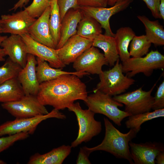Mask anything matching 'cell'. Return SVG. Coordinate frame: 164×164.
<instances>
[{
	"label": "cell",
	"mask_w": 164,
	"mask_h": 164,
	"mask_svg": "<svg viewBox=\"0 0 164 164\" xmlns=\"http://www.w3.org/2000/svg\"><path fill=\"white\" fill-rule=\"evenodd\" d=\"M2 33V27L1 22L0 19V33Z\"/></svg>",
	"instance_id": "obj_43"
},
{
	"label": "cell",
	"mask_w": 164,
	"mask_h": 164,
	"mask_svg": "<svg viewBox=\"0 0 164 164\" xmlns=\"http://www.w3.org/2000/svg\"><path fill=\"white\" fill-rule=\"evenodd\" d=\"M102 29L100 24L95 19L83 14L78 25L76 34L82 37L93 40L102 33Z\"/></svg>",
	"instance_id": "obj_26"
},
{
	"label": "cell",
	"mask_w": 164,
	"mask_h": 164,
	"mask_svg": "<svg viewBox=\"0 0 164 164\" xmlns=\"http://www.w3.org/2000/svg\"><path fill=\"white\" fill-rule=\"evenodd\" d=\"M135 35L134 32L129 27L120 28L115 34L114 37L118 53L122 62L130 58L128 47L130 43Z\"/></svg>",
	"instance_id": "obj_24"
},
{
	"label": "cell",
	"mask_w": 164,
	"mask_h": 164,
	"mask_svg": "<svg viewBox=\"0 0 164 164\" xmlns=\"http://www.w3.org/2000/svg\"><path fill=\"white\" fill-rule=\"evenodd\" d=\"M157 83L148 91L143 90L142 87L134 91L114 96L113 98L124 104V111L131 115L150 111L154 100L151 94Z\"/></svg>",
	"instance_id": "obj_7"
},
{
	"label": "cell",
	"mask_w": 164,
	"mask_h": 164,
	"mask_svg": "<svg viewBox=\"0 0 164 164\" xmlns=\"http://www.w3.org/2000/svg\"><path fill=\"white\" fill-rule=\"evenodd\" d=\"M59 6L61 21L65 15L71 9H79L78 0H57Z\"/></svg>",
	"instance_id": "obj_33"
},
{
	"label": "cell",
	"mask_w": 164,
	"mask_h": 164,
	"mask_svg": "<svg viewBox=\"0 0 164 164\" xmlns=\"http://www.w3.org/2000/svg\"><path fill=\"white\" fill-rule=\"evenodd\" d=\"M83 15L79 8L71 9L66 13L61 21L60 39L56 49L61 48L68 39L76 34L78 25Z\"/></svg>",
	"instance_id": "obj_19"
},
{
	"label": "cell",
	"mask_w": 164,
	"mask_h": 164,
	"mask_svg": "<svg viewBox=\"0 0 164 164\" xmlns=\"http://www.w3.org/2000/svg\"><path fill=\"white\" fill-rule=\"evenodd\" d=\"M37 63L35 56L28 54L26 65L21 69L17 76L25 95L36 96L39 92L40 84L36 74Z\"/></svg>",
	"instance_id": "obj_16"
},
{
	"label": "cell",
	"mask_w": 164,
	"mask_h": 164,
	"mask_svg": "<svg viewBox=\"0 0 164 164\" xmlns=\"http://www.w3.org/2000/svg\"><path fill=\"white\" fill-rule=\"evenodd\" d=\"M6 163L4 161L0 159V164H5Z\"/></svg>",
	"instance_id": "obj_44"
},
{
	"label": "cell",
	"mask_w": 164,
	"mask_h": 164,
	"mask_svg": "<svg viewBox=\"0 0 164 164\" xmlns=\"http://www.w3.org/2000/svg\"><path fill=\"white\" fill-rule=\"evenodd\" d=\"M94 92L87 96L84 102L88 109L95 114L105 115L119 126L121 125L125 118L131 115L120 110L118 107H122L123 104L114 100L111 96L98 90Z\"/></svg>",
	"instance_id": "obj_3"
},
{
	"label": "cell",
	"mask_w": 164,
	"mask_h": 164,
	"mask_svg": "<svg viewBox=\"0 0 164 164\" xmlns=\"http://www.w3.org/2000/svg\"><path fill=\"white\" fill-rule=\"evenodd\" d=\"M7 37V36L0 35V62H2L5 60V57L6 55L3 49L1 47V44L3 41Z\"/></svg>",
	"instance_id": "obj_40"
},
{
	"label": "cell",
	"mask_w": 164,
	"mask_h": 164,
	"mask_svg": "<svg viewBox=\"0 0 164 164\" xmlns=\"http://www.w3.org/2000/svg\"><path fill=\"white\" fill-rule=\"evenodd\" d=\"M99 76L100 81L93 92L98 90L111 96L125 92L135 82L133 78L124 75L119 59L111 69L102 71Z\"/></svg>",
	"instance_id": "obj_4"
},
{
	"label": "cell",
	"mask_w": 164,
	"mask_h": 164,
	"mask_svg": "<svg viewBox=\"0 0 164 164\" xmlns=\"http://www.w3.org/2000/svg\"><path fill=\"white\" fill-rule=\"evenodd\" d=\"M29 134L26 132H22L9 135L4 137H0V153L6 150L16 142L26 139Z\"/></svg>",
	"instance_id": "obj_32"
},
{
	"label": "cell",
	"mask_w": 164,
	"mask_h": 164,
	"mask_svg": "<svg viewBox=\"0 0 164 164\" xmlns=\"http://www.w3.org/2000/svg\"><path fill=\"white\" fill-rule=\"evenodd\" d=\"M155 163L157 164L164 163V151L160 152L156 156Z\"/></svg>",
	"instance_id": "obj_39"
},
{
	"label": "cell",
	"mask_w": 164,
	"mask_h": 164,
	"mask_svg": "<svg viewBox=\"0 0 164 164\" xmlns=\"http://www.w3.org/2000/svg\"><path fill=\"white\" fill-rule=\"evenodd\" d=\"M159 12L161 19H164V0H160Z\"/></svg>",
	"instance_id": "obj_41"
},
{
	"label": "cell",
	"mask_w": 164,
	"mask_h": 164,
	"mask_svg": "<svg viewBox=\"0 0 164 164\" xmlns=\"http://www.w3.org/2000/svg\"><path fill=\"white\" fill-rule=\"evenodd\" d=\"M129 145L134 164H155L157 155L164 151L163 144L156 142L136 143L130 141Z\"/></svg>",
	"instance_id": "obj_14"
},
{
	"label": "cell",
	"mask_w": 164,
	"mask_h": 164,
	"mask_svg": "<svg viewBox=\"0 0 164 164\" xmlns=\"http://www.w3.org/2000/svg\"><path fill=\"white\" fill-rule=\"evenodd\" d=\"M137 17L144 24L146 32L145 36L151 43L155 46L164 45L163 26L158 20H150L145 15H138Z\"/></svg>",
	"instance_id": "obj_23"
},
{
	"label": "cell",
	"mask_w": 164,
	"mask_h": 164,
	"mask_svg": "<svg viewBox=\"0 0 164 164\" xmlns=\"http://www.w3.org/2000/svg\"><path fill=\"white\" fill-rule=\"evenodd\" d=\"M93 40L76 34L70 37L60 48L56 49L57 54L64 65L73 63L85 50L92 45Z\"/></svg>",
	"instance_id": "obj_13"
},
{
	"label": "cell",
	"mask_w": 164,
	"mask_h": 164,
	"mask_svg": "<svg viewBox=\"0 0 164 164\" xmlns=\"http://www.w3.org/2000/svg\"><path fill=\"white\" fill-rule=\"evenodd\" d=\"M164 116V108L148 111L129 116L125 122L126 127L133 129L138 133L141 129V126L144 122L156 118Z\"/></svg>",
	"instance_id": "obj_27"
},
{
	"label": "cell",
	"mask_w": 164,
	"mask_h": 164,
	"mask_svg": "<svg viewBox=\"0 0 164 164\" xmlns=\"http://www.w3.org/2000/svg\"><path fill=\"white\" fill-rule=\"evenodd\" d=\"M87 96L85 84L78 77L72 74L62 75L40 84L36 95L43 105L59 110L68 108L77 100L85 102Z\"/></svg>",
	"instance_id": "obj_1"
},
{
	"label": "cell",
	"mask_w": 164,
	"mask_h": 164,
	"mask_svg": "<svg viewBox=\"0 0 164 164\" xmlns=\"http://www.w3.org/2000/svg\"><path fill=\"white\" fill-rule=\"evenodd\" d=\"M78 3L80 6L106 7L108 0H78Z\"/></svg>",
	"instance_id": "obj_35"
},
{
	"label": "cell",
	"mask_w": 164,
	"mask_h": 164,
	"mask_svg": "<svg viewBox=\"0 0 164 164\" xmlns=\"http://www.w3.org/2000/svg\"><path fill=\"white\" fill-rule=\"evenodd\" d=\"M126 0H108V5L112 6L116 3Z\"/></svg>",
	"instance_id": "obj_42"
},
{
	"label": "cell",
	"mask_w": 164,
	"mask_h": 164,
	"mask_svg": "<svg viewBox=\"0 0 164 164\" xmlns=\"http://www.w3.org/2000/svg\"><path fill=\"white\" fill-rule=\"evenodd\" d=\"M51 118L65 119L66 116L59 110L54 108L46 114L28 118H16L14 120L7 121L0 125V136L22 132L33 134L39 123Z\"/></svg>",
	"instance_id": "obj_8"
},
{
	"label": "cell",
	"mask_w": 164,
	"mask_h": 164,
	"mask_svg": "<svg viewBox=\"0 0 164 164\" xmlns=\"http://www.w3.org/2000/svg\"><path fill=\"white\" fill-rule=\"evenodd\" d=\"M152 12L153 16L156 19H161L159 12L160 0H142Z\"/></svg>",
	"instance_id": "obj_36"
},
{
	"label": "cell",
	"mask_w": 164,
	"mask_h": 164,
	"mask_svg": "<svg viewBox=\"0 0 164 164\" xmlns=\"http://www.w3.org/2000/svg\"><path fill=\"white\" fill-rule=\"evenodd\" d=\"M25 95L17 77L8 80L0 84V102L18 100Z\"/></svg>",
	"instance_id": "obj_25"
},
{
	"label": "cell",
	"mask_w": 164,
	"mask_h": 164,
	"mask_svg": "<svg viewBox=\"0 0 164 164\" xmlns=\"http://www.w3.org/2000/svg\"><path fill=\"white\" fill-rule=\"evenodd\" d=\"M91 153L87 149V147L80 148L76 160V164H91L89 159V157Z\"/></svg>",
	"instance_id": "obj_37"
},
{
	"label": "cell",
	"mask_w": 164,
	"mask_h": 164,
	"mask_svg": "<svg viewBox=\"0 0 164 164\" xmlns=\"http://www.w3.org/2000/svg\"><path fill=\"white\" fill-rule=\"evenodd\" d=\"M133 0H126L116 3L109 8L80 6L79 9L84 15L91 17L101 25L105 30V35L114 37L110 24V19L114 15L127 8Z\"/></svg>",
	"instance_id": "obj_10"
},
{
	"label": "cell",
	"mask_w": 164,
	"mask_h": 164,
	"mask_svg": "<svg viewBox=\"0 0 164 164\" xmlns=\"http://www.w3.org/2000/svg\"><path fill=\"white\" fill-rule=\"evenodd\" d=\"M0 19L2 33L21 36L28 34L29 27L36 19L31 16L24 9L12 14L2 15Z\"/></svg>",
	"instance_id": "obj_12"
},
{
	"label": "cell",
	"mask_w": 164,
	"mask_h": 164,
	"mask_svg": "<svg viewBox=\"0 0 164 164\" xmlns=\"http://www.w3.org/2000/svg\"><path fill=\"white\" fill-rule=\"evenodd\" d=\"M92 46L99 48L103 51L104 56L110 66H113L119 59L114 37L101 34L93 40Z\"/></svg>",
	"instance_id": "obj_22"
},
{
	"label": "cell",
	"mask_w": 164,
	"mask_h": 164,
	"mask_svg": "<svg viewBox=\"0 0 164 164\" xmlns=\"http://www.w3.org/2000/svg\"><path fill=\"white\" fill-rule=\"evenodd\" d=\"M152 109L153 110L164 108V80L159 85L154 97Z\"/></svg>",
	"instance_id": "obj_34"
},
{
	"label": "cell",
	"mask_w": 164,
	"mask_h": 164,
	"mask_svg": "<svg viewBox=\"0 0 164 164\" xmlns=\"http://www.w3.org/2000/svg\"><path fill=\"white\" fill-rule=\"evenodd\" d=\"M51 0H33L30 5L25 8L32 17H39L50 6Z\"/></svg>",
	"instance_id": "obj_31"
},
{
	"label": "cell",
	"mask_w": 164,
	"mask_h": 164,
	"mask_svg": "<svg viewBox=\"0 0 164 164\" xmlns=\"http://www.w3.org/2000/svg\"><path fill=\"white\" fill-rule=\"evenodd\" d=\"M49 24L51 34L57 46L60 38L61 21L57 0H51Z\"/></svg>",
	"instance_id": "obj_28"
},
{
	"label": "cell",
	"mask_w": 164,
	"mask_h": 164,
	"mask_svg": "<svg viewBox=\"0 0 164 164\" xmlns=\"http://www.w3.org/2000/svg\"><path fill=\"white\" fill-rule=\"evenodd\" d=\"M1 47L10 60L22 68L25 66L28 53L26 45L21 36L11 34L7 36L2 42Z\"/></svg>",
	"instance_id": "obj_18"
},
{
	"label": "cell",
	"mask_w": 164,
	"mask_h": 164,
	"mask_svg": "<svg viewBox=\"0 0 164 164\" xmlns=\"http://www.w3.org/2000/svg\"><path fill=\"white\" fill-rule=\"evenodd\" d=\"M122 65L123 73L129 77L140 73L149 77L154 70L164 69V56L157 50H152L144 57H130Z\"/></svg>",
	"instance_id": "obj_6"
},
{
	"label": "cell",
	"mask_w": 164,
	"mask_h": 164,
	"mask_svg": "<svg viewBox=\"0 0 164 164\" xmlns=\"http://www.w3.org/2000/svg\"><path fill=\"white\" fill-rule=\"evenodd\" d=\"M30 0H19L14 5L10 10H15L19 8H21L24 5H26Z\"/></svg>",
	"instance_id": "obj_38"
},
{
	"label": "cell",
	"mask_w": 164,
	"mask_h": 164,
	"mask_svg": "<svg viewBox=\"0 0 164 164\" xmlns=\"http://www.w3.org/2000/svg\"><path fill=\"white\" fill-rule=\"evenodd\" d=\"M68 109L75 114L79 127L77 137L71 143L72 148L76 147L83 142L89 141L101 132V122L95 119V114L89 109H83L78 102L73 103Z\"/></svg>",
	"instance_id": "obj_5"
},
{
	"label": "cell",
	"mask_w": 164,
	"mask_h": 164,
	"mask_svg": "<svg viewBox=\"0 0 164 164\" xmlns=\"http://www.w3.org/2000/svg\"><path fill=\"white\" fill-rule=\"evenodd\" d=\"M22 68L9 58L0 67V84L10 79L16 78Z\"/></svg>",
	"instance_id": "obj_30"
},
{
	"label": "cell",
	"mask_w": 164,
	"mask_h": 164,
	"mask_svg": "<svg viewBox=\"0 0 164 164\" xmlns=\"http://www.w3.org/2000/svg\"><path fill=\"white\" fill-rule=\"evenodd\" d=\"M71 146L63 145L43 154L38 153L31 156L28 164H61L70 154Z\"/></svg>",
	"instance_id": "obj_20"
},
{
	"label": "cell",
	"mask_w": 164,
	"mask_h": 164,
	"mask_svg": "<svg viewBox=\"0 0 164 164\" xmlns=\"http://www.w3.org/2000/svg\"><path fill=\"white\" fill-rule=\"evenodd\" d=\"M105 134L103 140L99 145L92 148L87 147L91 153L96 151H103L113 155L116 158L128 160L134 164L131 157L129 143L136 136L137 132L130 129L127 133L120 132L106 118H104Z\"/></svg>",
	"instance_id": "obj_2"
},
{
	"label": "cell",
	"mask_w": 164,
	"mask_h": 164,
	"mask_svg": "<svg viewBox=\"0 0 164 164\" xmlns=\"http://www.w3.org/2000/svg\"><path fill=\"white\" fill-rule=\"evenodd\" d=\"M151 44L145 35H135L130 44L129 52L130 56L139 57L146 55L148 53Z\"/></svg>",
	"instance_id": "obj_29"
},
{
	"label": "cell",
	"mask_w": 164,
	"mask_h": 164,
	"mask_svg": "<svg viewBox=\"0 0 164 164\" xmlns=\"http://www.w3.org/2000/svg\"><path fill=\"white\" fill-rule=\"evenodd\" d=\"M30 54L48 62L52 67L62 69L66 66L59 59L56 49L40 43L33 39L28 34L21 36Z\"/></svg>",
	"instance_id": "obj_15"
},
{
	"label": "cell",
	"mask_w": 164,
	"mask_h": 164,
	"mask_svg": "<svg viewBox=\"0 0 164 164\" xmlns=\"http://www.w3.org/2000/svg\"><path fill=\"white\" fill-rule=\"evenodd\" d=\"M36 74L39 83L43 82L56 79L59 76L66 74L75 75L79 77L84 76L90 75L89 73L83 72H69L62 70L61 68H56L51 67L47 62L40 58L37 57Z\"/></svg>",
	"instance_id": "obj_21"
},
{
	"label": "cell",
	"mask_w": 164,
	"mask_h": 164,
	"mask_svg": "<svg viewBox=\"0 0 164 164\" xmlns=\"http://www.w3.org/2000/svg\"><path fill=\"white\" fill-rule=\"evenodd\" d=\"M76 71L99 75L104 65H109L103 53L96 47L91 46L85 50L73 63Z\"/></svg>",
	"instance_id": "obj_11"
},
{
	"label": "cell",
	"mask_w": 164,
	"mask_h": 164,
	"mask_svg": "<svg viewBox=\"0 0 164 164\" xmlns=\"http://www.w3.org/2000/svg\"><path fill=\"white\" fill-rule=\"evenodd\" d=\"M50 12V6L29 27L28 34L36 41L56 49V46L51 34L49 26Z\"/></svg>",
	"instance_id": "obj_17"
},
{
	"label": "cell",
	"mask_w": 164,
	"mask_h": 164,
	"mask_svg": "<svg viewBox=\"0 0 164 164\" xmlns=\"http://www.w3.org/2000/svg\"><path fill=\"white\" fill-rule=\"evenodd\" d=\"M1 106L17 118L32 117L49 113L36 96L32 95H25L18 100L2 103Z\"/></svg>",
	"instance_id": "obj_9"
}]
</instances>
